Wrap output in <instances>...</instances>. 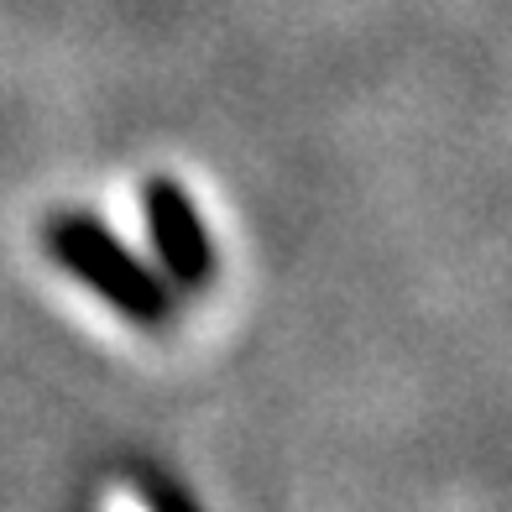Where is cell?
Masks as SVG:
<instances>
[{"instance_id":"obj_1","label":"cell","mask_w":512,"mask_h":512,"mask_svg":"<svg viewBox=\"0 0 512 512\" xmlns=\"http://www.w3.org/2000/svg\"><path fill=\"white\" fill-rule=\"evenodd\" d=\"M48 256L63 267V272H74L79 283L105 298V304L115 314H126L136 324H162L173 314V288L162 283V277L136 256L105 220L95 215H53L48 220Z\"/></svg>"},{"instance_id":"obj_2","label":"cell","mask_w":512,"mask_h":512,"mask_svg":"<svg viewBox=\"0 0 512 512\" xmlns=\"http://www.w3.org/2000/svg\"><path fill=\"white\" fill-rule=\"evenodd\" d=\"M142 209H147V230L157 246L162 272L173 277L178 288H199L209 272H215V251H209L204 220L178 178H152L142 189Z\"/></svg>"}]
</instances>
